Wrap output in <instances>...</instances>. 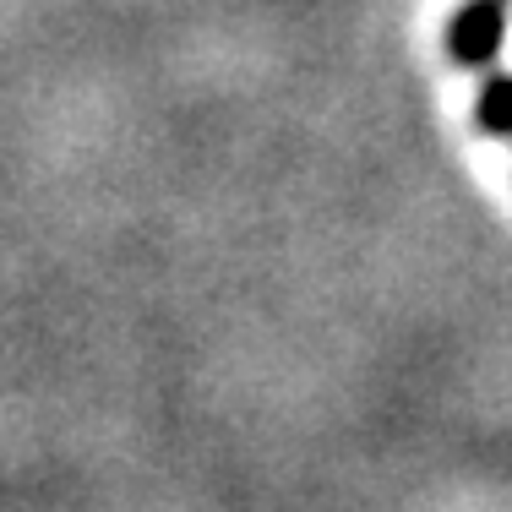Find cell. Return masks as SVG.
I'll list each match as a JSON object with an SVG mask.
<instances>
[{
	"label": "cell",
	"mask_w": 512,
	"mask_h": 512,
	"mask_svg": "<svg viewBox=\"0 0 512 512\" xmlns=\"http://www.w3.org/2000/svg\"><path fill=\"white\" fill-rule=\"evenodd\" d=\"M507 39V11L502 0H463L453 11V28H447V50L458 66H491L502 55Z\"/></svg>",
	"instance_id": "cell-1"
},
{
	"label": "cell",
	"mask_w": 512,
	"mask_h": 512,
	"mask_svg": "<svg viewBox=\"0 0 512 512\" xmlns=\"http://www.w3.org/2000/svg\"><path fill=\"white\" fill-rule=\"evenodd\" d=\"M474 120L491 137H512V77H491L480 88V104H474Z\"/></svg>",
	"instance_id": "cell-2"
}]
</instances>
